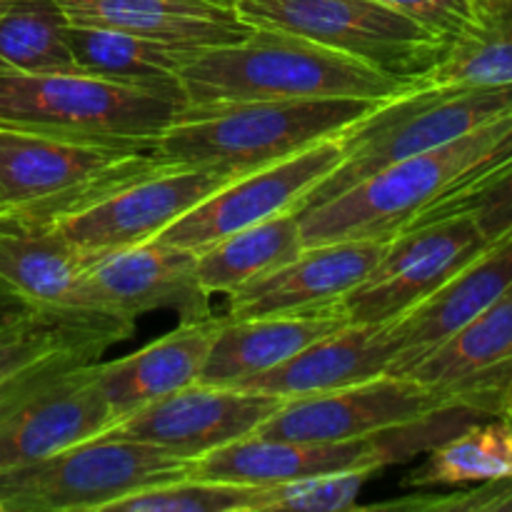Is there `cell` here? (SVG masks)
<instances>
[{
  "mask_svg": "<svg viewBox=\"0 0 512 512\" xmlns=\"http://www.w3.org/2000/svg\"><path fill=\"white\" fill-rule=\"evenodd\" d=\"M185 105L288 98L390 100L425 85L273 28H250L218 48L190 50L178 70Z\"/></svg>",
  "mask_w": 512,
  "mask_h": 512,
  "instance_id": "6da1fadb",
  "label": "cell"
},
{
  "mask_svg": "<svg viewBox=\"0 0 512 512\" xmlns=\"http://www.w3.org/2000/svg\"><path fill=\"white\" fill-rule=\"evenodd\" d=\"M380 103L385 100L288 98L185 105L150 153L163 165L215 168L238 178L335 138Z\"/></svg>",
  "mask_w": 512,
  "mask_h": 512,
  "instance_id": "7a4b0ae2",
  "label": "cell"
},
{
  "mask_svg": "<svg viewBox=\"0 0 512 512\" xmlns=\"http://www.w3.org/2000/svg\"><path fill=\"white\" fill-rule=\"evenodd\" d=\"M150 145L0 128V228L48 230L110 190L163 168Z\"/></svg>",
  "mask_w": 512,
  "mask_h": 512,
  "instance_id": "3957f363",
  "label": "cell"
},
{
  "mask_svg": "<svg viewBox=\"0 0 512 512\" xmlns=\"http://www.w3.org/2000/svg\"><path fill=\"white\" fill-rule=\"evenodd\" d=\"M512 113V85H420L370 110L340 133L343 160L300 210L335 198L368 175L448 145Z\"/></svg>",
  "mask_w": 512,
  "mask_h": 512,
  "instance_id": "277c9868",
  "label": "cell"
},
{
  "mask_svg": "<svg viewBox=\"0 0 512 512\" xmlns=\"http://www.w3.org/2000/svg\"><path fill=\"white\" fill-rule=\"evenodd\" d=\"M183 108V95L85 73L0 75V128L150 145Z\"/></svg>",
  "mask_w": 512,
  "mask_h": 512,
  "instance_id": "5b68a950",
  "label": "cell"
},
{
  "mask_svg": "<svg viewBox=\"0 0 512 512\" xmlns=\"http://www.w3.org/2000/svg\"><path fill=\"white\" fill-rule=\"evenodd\" d=\"M512 125V113L448 145L398 160L335 198L300 210V233L308 245L338 240H390L403 233L470 165L478 163Z\"/></svg>",
  "mask_w": 512,
  "mask_h": 512,
  "instance_id": "8992f818",
  "label": "cell"
},
{
  "mask_svg": "<svg viewBox=\"0 0 512 512\" xmlns=\"http://www.w3.org/2000/svg\"><path fill=\"white\" fill-rule=\"evenodd\" d=\"M193 463L138 440L95 435L0 470V512H105L125 495L185 478Z\"/></svg>",
  "mask_w": 512,
  "mask_h": 512,
  "instance_id": "52a82bcc",
  "label": "cell"
},
{
  "mask_svg": "<svg viewBox=\"0 0 512 512\" xmlns=\"http://www.w3.org/2000/svg\"><path fill=\"white\" fill-rule=\"evenodd\" d=\"M253 28L300 35L385 73L423 78L443 58V38L380 0H230Z\"/></svg>",
  "mask_w": 512,
  "mask_h": 512,
  "instance_id": "ba28073f",
  "label": "cell"
},
{
  "mask_svg": "<svg viewBox=\"0 0 512 512\" xmlns=\"http://www.w3.org/2000/svg\"><path fill=\"white\" fill-rule=\"evenodd\" d=\"M98 360L58 355L0 385V470L103 435L110 410L95 378Z\"/></svg>",
  "mask_w": 512,
  "mask_h": 512,
  "instance_id": "9c48e42d",
  "label": "cell"
},
{
  "mask_svg": "<svg viewBox=\"0 0 512 512\" xmlns=\"http://www.w3.org/2000/svg\"><path fill=\"white\" fill-rule=\"evenodd\" d=\"M470 215H445L390 238L368 278L340 303L348 323L390 325L443 288L488 248Z\"/></svg>",
  "mask_w": 512,
  "mask_h": 512,
  "instance_id": "30bf717a",
  "label": "cell"
},
{
  "mask_svg": "<svg viewBox=\"0 0 512 512\" xmlns=\"http://www.w3.org/2000/svg\"><path fill=\"white\" fill-rule=\"evenodd\" d=\"M230 180L215 168L163 165L110 190L48 230L85 255L148 243Z\"/></svg>",
  "mask_w": 512,
  "mask_h": 512,
  "instance_id": "8fae6325",
  "label": "cell"
},
{
  "mask_svg": "<svg viewBox=\"0 0 512 512\" xmlns=\"http://www.w3.org/2000/svg\"><path fill=\"white\" fill-rule=\"evenodd\" d=\"M340 160L343 145L340 135H335L268 168L238 175L175 220L165 233H160V240L198 253L225 235L290 210L298 213L310 190L318 188L338 168Z\"/></svg>",
  "mask_w": 512,
  "mask_h": 512,
  "instance_id": "7c38bea8",
  "label": "cell"
},
{
  "mask_svg": "<svg viewBox=\"0 0 512 512\" xmlns=\"http://www.w3.org/2000/svg\"><path fill=\"white\" fill-rule=\"evenodd\" d=\"M283 403L285 398L270 393L195 383L135 410L103 435L138 440L180 458L198 460L255 435Z\"/></svg>",
  "mask_w": 512,
  "mask_h": 512,
  "instance_id": "4fadbf2b",
  "label": "cell"
},
{
  "mask_svg": "<svg viewBox=\"0 0 512 512\" xmlns=\"http://www.w3.org/2000/svg\"><path fill=\"white\" fill-rule=\"evenodd\" d=\"M83 278L95 308L125 323L153 310H173L180 323L213 318L195 253L160 238L85 255Z\"/></svg>",
  "mask_w": 512,
  "mask_h": 512,
  "instance_id": "5bb4252c",
  "label": "cell"
},
{
  "mask_svg": "<svg viewBox=\"0 0 512 512\" xmlns=\"http://www.w3.org/2000/svg\"><path fill=\"white\" fill-rule=\"evenodd\" d=\"M390 240H338L308 245L298 258L230 293L228 318H265L338 310L345 295L358 288Z\"/></svg>",
  "mask_w": 512,
  "mask_h": 512,
  "instance_id": "9a60e30c",
  "label": "cell"
},
{
  "mask_svg": "<svg viewBox=\"0 0 512 512\" xmlns=\"http://www.w3.org/2000/svg\"><path fill=\"white\" fill-rule=\"evenodd\" d=\"M83 270L85 253L53 230L0 228V298L15 308L55 318H113L95 308Z\"/></svg>",
  "mask_w": 512,
  "mask_h": 512,
  "instance_id": "2e32d148",
  "label": "cell"
},
{
  "mask_svg": "<svg viewBox=\"0 0 512 512\" xmlns=\"http://www.w3.org/2000/svg\"><path fill=\"white\" fill-rule=\"evenodd\" d=\"M220 325L223 318L178 323V328L165 333L163 338L125 358L110 363L98 360L95 378L108 403L110 425L165 395L198 383Z\"/></svg>",
  "mask_w": 512,
  "mask_h": 512,
  "instance_id": "e0dca14e",
  "label": "cell"
},
{
  "mask_svg": "<svg viewBox=\"0 0 512 512\" xmlns=\"http://www.w3.org/2000/svg\"><path fill=\"white\" fill-rule=\"evenodd\" d=\"M73 25L123 30L185 50L218 48L245 38L253 25L228 0H55Z\"/></svg>",
  "mask_w": 512,
  "mask_h": 512,
  "instance_id": "ac0fdd59",
  "label": "cell"
},
{
  "mask_svg": "<svg viewBox=\"0 0 512 512\" xmlns=\"http://www.w3.org/2000/svg\"><path fill=\"white\" fill-rule=\"evenodd\" d=\"M395 360L390 325H345L338 333L315 340L278 368L245 378L233 388L270 393L278 398H308L363 383L388 373Z\"/></svg>",
  "mask_w": 512,
  "mask_h": 512,
  "instance_id": "d6986e66",
  "label": "cell"
},
{
  "mask_svg": "<svg viewBox=\"0 0 512 512\" xmlns=\"http://www.w3.org/2000/svg\"><path fill=\"white\" fill-rule=\"evenodd\" d=\"M345 325L350 323L340 308L243 320L223 318L198 383L235 385L253 378L278 368L310 343L338 333Z\"/></svg>",
  "mask_w": 512,
  "mask_h": 512,
  "instance_id": "ffe728a7",
  "label": "cell"
},
{
  "mask_svg": "<svg viewBox=\"0 0 512 512\" xmlns=\"http://www.w3.org/2000/svg\"><path fill=\"white\" fill-rule=\"evenodd\" d=\"M135 333V323L115 318H55L15 310L0 320V385L23 370L58 355H100Z\"/></svg>",
  "mask_w": 512,
  "mask_h": 512,
  "instance_id": "44dd1931",
  "label": "cell"
},
{
  "mask_svg": "<svg viewBox=\"0 0 512 512\" xmlns=\"http://www.w3.org/2000/svg\"><path fill=\"white\" fill-rule=\"evenodd\" d=\"M68 38L78 73L95 75L110 83L133 85V88L183 95L178 70L190 50L123 30L98 28V25L70 23Z\"/></svg>",
  "mask_w": 512,
  "mask_h": 512,
  "instance_id": "7402d4cb",
  "label": "cell"
},
{
  "mask_svg": "<svg viewBox=\"0 0 512 512\" xmlns=\"http://www.w3.org/2000/svg\"><path fill=\"white\" fill-rule=\"evenodd\" d=\"M303 248L298 213L290 210L198 250L195 273L205 293L230 295L298 258Z\"/></svg>",
  "mask_w": 512,
  "mask_h": 512,
  "instance_id": "603a6c76",
  "label": "cell"
},
{
  "mask_svg": "<svg viewBox=\"0 0 512 512\" xmlns=\"http://www.w3.org/2000/svg\"><path fill=\"white\" fill-rule=\"evenodd\" d=\"M425 85H512V0H468V25Z\"/></svg>",
  "mask_w": 512,
  "mask_h": 512,
  "instance_id": "cb8c5ba5",
  "label": "cell"
},
{
  "mask_svg": "<svg viewBox=\"0 0 512 512\" xmlns=\"http://www.w3.org/2000/svg\"><path fill=\"white\" fill-rule=\"evenodd\" d=\"M512 478V420L495 418L468 425L430 450L428 460L403 480V488L470 485Z\"/></svg>",
  "mask_w": 512,
  "mask_h": 512,
  "instance_id": "d4e9b609",
  "label": "cell"
},
{
  "mask_svg": "<svg viewBox=\"0 0 512 512\" xmlns=\"http://www.w3.org/2000/svg\"><path fill=\"white\" fill-rule=\"evenodd\" d=\"M70 20L55 0H15L0 15V75L78 73Z\"/></svg>",
  "mask_w": 512,
  "mask_h": 512,
  "instance_id": "484cf974",
  "label": "cell"
},
{
  "mask_svg": "<svg viewBox=\"0 0 512 512\" xmlns=\"http://www.w3.org/2000/svg\"><path fill=\"white\" fill-rule=\"evenodd\" d=\"M512 360V285L488 310L410 365L403 375L428 385H450Z\"/></svg>",
  "mask_w": 512,
  "mask_h": 512,
  "instance_id": "4316f807",
  "label": "cell"
},
{
  "mask_svg": "<svg viewBox=\"0 0 512 512\" xmlns=\"http://www.w3.org/2000/svg\"><path fill=\"white\" fill-rule=\"evenodd\" d=\"M258 493L260 485L185 475L125 495L105 512H255Z\"/></svg>",
  "mask_w": 512,
  "mask_h": 512,
  "instance_id": "83f0119b",
  "label": "cell"
},
{
  "mask_svg": "<svg viewBox=\"0 0 512 512\" xmlns=\"http://www.w3.org/2000/svg\"><path fill=\"white\" fill-rule=\"evenodd\" d=\"M373 470H343V473L308 475L260 485L255 512H343L355 510L363 485Z\"/></svg>",
  "mask_w": 512,
  "mask_h": 512,
  "instance_id": "f1b7e54d",
  "label": "cell"
},
{
  "mask_svg": "<svg viewBox=\"0 0 512 512\" xmlns=\"http://www.w3.org/2000/svg\"><path fill=\"white\" fill-rule=\"evenodd\" d=\"M445 215H470L478 223L480 233L488 238V243L508 235L512 230V165L488 175L480 183L440 195L408 228H418V225L445 218Z\"/></svg>",
  "mask_w": 512,
  "mask_h": 512,
  "instance_id": "f546056e",
  "label": "cell"
},
{
  "mask_svg": "<svg viewBox=\"0 0 512 512\" xmlns=\"http://www.w3.org/2000/svg\"><path fill=\"white\" fill-rule=\"evenodd\" d=\"M368 510H423V512H512V478L483 480L475 488L455 493H410L400 500L368 505Z\"/></svg>",
  "mask_w": 512,
  "mask_h": 512,
  "instance_id": "4dcf8cb0",
  "label": "cell"
},
{
  "mask_svg": "<svg viewBox=\"0 0 512 512\" xmlns=\"http://www.w3.org/2000/svg\"><path fill=\"white\" fill-rule=\"evenodd\" d=\"M430 33L453 43L468 25V0H380Z\"/></svg>",
  "mask_w": 512,
  "mask_h": 512,
  "instance_id": "1f68e13d",
  "label": "cell"
},
{
  "mask_svg": "<svg viewBox=\"0 0 512 512\" xmlns=\"http://www.w3.org/2000/svg\"><path fill=\"white\" fill-rule=\"evenodd\" d=\"M508 165H512V125L505 130L503 135H500L498 140H495L493 148H490L488 153L478 160V163L470 165V168L465 170V173L460 175V178L455 180V183L450 185L443 195L455 193V190H463V188H468V185L480 183V180H485L488 175L498 173V170L508 168Z\"/></svg>",
  "mask_w": 512,
  "mask_h": 512,
  "instance_id": "d6a6232c",
  "label": "cell"
},
{
  "mask_svg": "<svg viewBox=\"0 0 512 512\" xmlns=\"http://www.w3.org/2000/svg\"><path fill=\"white\" fill-rule=\"evenodd\" d=\"M15 310H20V308H15L13 303H8V300H3V298H0V320H3V318H8V315H13Z\"/></svg>",
  "mask_w": 512,
  "mask_h": 512,
  "instance_id": "836d02e7",
  "label": "cell"
},
{
  "mask_svg": "<svg viewBox=\"0 0 512 512\" xmlns=\"http://www.w3.org/2000/svg\"><path fill=\"white\" fill-rule=\"evenodd\" d=\"M13 3H15V0H0V15H3L5 10H8Z\"/></svg>",
  "mask_w": 512,
  "mask_h": 512,
  "instance_id": "e575fe53",
  "label": "cell"
},
{
  "mask_svg": "<svg viewBox=\"0 0 512 512\" xmlns=\"http://www.w3.org/2000/svg\"><path fill=\"white\" fill-rule=\"evenodd\" d=\"M510 420H512V405H510Z\"/></svg>",
  "mask_w": 512,
  "mask_h": 512,
  "instance_id": "d590c367",
  "label": "cell"
},
{
  "mask_svg": "<svg viewBox=\"0 0 512 512\" xmlns=\"http://www.w3.org/2000/svg\"><path fill=\"white\" fill-rule=\"evenodd\" d=\"M228 3H230V0H228Z\"/></svg>",
  "mask_w": 512,
  "mask_h": 512,
  "instance_id": "8d00e7d4",
  "label": "cell"
}]
</instances>
